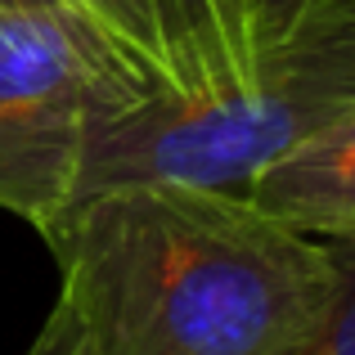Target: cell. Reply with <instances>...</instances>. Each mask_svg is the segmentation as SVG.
I'll list each match as a JSON object with an SVG mask.
<instances>
[{"label":"cell","instance_id":"cell-1","mask_svg":"<svg viewBox=\"0 0 355 355\" xmlns=\"http://www.w3.org/2000/svg\"><path fill=\"white\" fill-rule=\"evenodd\" d=\"M95 355H284L333 293L329 243L202 184H117L41 234Z\"/></svg>","mask_w":355,"mask_h":355},{"label":"cell","instance_id":"cell-2","mask_svg":"<svg viewBox=\"0 0 355 355\" xmlns=\"http://www.w3.org/2000/svg\"><path fill=\"white\" fill-rule=\"evenodd\" d=\"M355 104V0H329L198 99L153 95L90 126L72 202L117 184L234 189Z\"/></svg>","mask_w":355,"mask_h":355},{"label":"cell","instance_id":"cell-3","mask_svg":"<svg viewBox=\"0 0 355 355\" xmlns=\"http://www.w3.org/2000/svg\"><path fill=\"white\" fill-rule=\"evenodd\" d=\"M139 99L153 90L95 36L0 9V211L45 234L72 202L90 126Z\"/></svg>","mask_w":355,"mask_h":355},{"label":"cell","instance_id":"cell-4","mask_svg":"<svg viewBox=\"0 0 355 355\" xmlns=\"http://www.w3.org/2000/svg\"><path fill=\"white\" fill-rule=\"evenodd\" d=\"M248 198L306 239L355 243V104L270 162Z\"/></svg>","mask_w":355,"mask_h":355},{"label":"cell","instance_id":"cell-5","mask_svg":"<svg viewBox=\"0 0 355 355\" xmlns=\"http://www.w3.org/2000/svg\"><path fill=\"white\" fill-rule=\"evenodd\" d=\"M77 5L153 95L198 99L211 90V72L193 45L180 0H77Z\"/></svg>","mask_w":355,"mask_h":355},{"label":"cell","instance_id":"cell-6","mask_svg":"<svg viewBox=\"0 0 355 355\" xmlns=\"http://www.w3.org/2000/svg\"><path fill=\"white\" fill-rule=\"evenodd\" d=\"M329 0H180L211 90L230 86L261 50L279 45Z\"/></svg>","mask_w":355,"mask_h":355},{"label":"cell","instance_id":"cell-7","mask_svg":"<svg viewBox=\"0 0 355 355\" xmlns=\"http://www.w3.org/2000/svg\"><path fill=\"white\" fill-rule=\"evenodd\" d=\"M333 293L320 320L302 333L284 355H355V243H329Z\"/></svg>","mask_w":355,"mask_h":355},{"label":"cell","instance_id":"cell-8","mask_svg":"<svg viewBox=\"0 0 355 355\" xmlns=\"http://www.w3.org/2000/svg\"><path fill=\"white\" fill-rule=\"evenodd\" d=\"M23 355H95V347L86 342V333H81L77 315H72L68 306L54 297V311L45 315L41 333L32 338V347H27Z\"/></svg>","mask_w":355,"mask_h":355},{"label":"cell","instance_id":"cell-9","mask_svg":"<svg viewBox=\"0 0 355 355\" xmlns=\"http://www.w3.org/2000/svg\"><path fill=\"white\" fill-rule=\"evenodd\" d=\"M0 9H18V14H45V18H59V23H68V27H77V32H86V36H95L104 50H113V45L104 41V36L95 32V23H90L86 14H81V5L77 0H0ZM117 54V50H113ZM121 59V54H117Z\"/></svg>","mask_w":355,"mask_h":355}]
</instances>
